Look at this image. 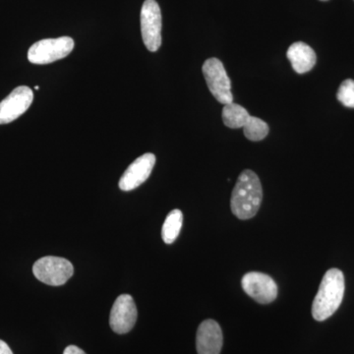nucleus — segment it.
I'll use <instances>...</instances> for the list:
<instances>
[{"label":"nucleus","mask_w":354,"mask_h":354,"mask_svg":"<svg viewBox=\"0 0 354 354\" xmlns=\"http://www.w3.org/2000/svg\"><path fill=\"white\" fill-rule=\"evenodd\" d=\"M223 342V332L215 320L209 319L201 323L196 335L198 354H220Z\"/></svg>","instance_id":"11"},{"label":"nucleus","mask_w":354,"mask_h":354,"mask_svg":"<svg viewBox=\"0 0 354 354\" xmlns=\"http://www.w3.org/2000/svg\"><path fill=\"white\" fill-rule=\"evenodd\" d=\"M321 1H328V0H321Z\"/></svg>","instance_id":"20"},{"label":"nucleus","mask_w":354,"mask_h":354,"mask_svg":"<svg viewBox=\"0 0 354 354\" xmlns=\"http://www.w3.org/2000/svg\"><path fill=\"white\" fill-rule=\"evenodd\" d=\"M35 88H36V90H39V86H36V87H35Z\"/></svg>","instance_id":"19"},{"label":"nucleus","mask_w":354,"mask_h":354,"mask_svg":"<svg viewBox=\"0 0 354 354\" xmlns=\"http://www.w3.org/2000/svg\"><path fill=\"white\" fill-rule=\"evenodd\" d=\"M337 97L346 108L354 109V81L351 79L344 81L337 91Z\"/></svg>","instance_id":"16"},{"label":"nucleus","mask_w":354,"mask_h":354,"mask_svg":"<svg viewBox=\"0 0 354 354\" xmlns=\"http://www.w3.org/2000/svg\"><path fill=\"white\" fill-rule=\"evenodd\" d=\"M346 283L341 270L326 272L312 304V316L319 322L327 320L339 309L344 298Z\"/></svg>","instance_id":"2"},{"label":"nucleus","mask_w":354,"mask_h":354,"mask_svg":"<svg viewBox=\"0 0 354 354\" xmlns=\"http://www.w3.org/2000/svg\"><path fill=\"white\" fill-rule=\"evenodd\" d=\"M32 100L34 94L27 86L14 88L8 97L0 102V124H7L20 118L31 106Z\"/></svg>","instance_id":"9"},{"label":"nucleus","mask_w":354,"mask_h":354,"mask_svg":"<svg viewBox=\"0 0 354 354\" xmlns=\"http://www.w3.org/2000/svg\"><path fill=\"white\" fill-rule=\"evenodd\" d=\"M243 133L247 139L258 142L265 139L269 133V127L264 120L255 116H250L243 127Z\"/></svg>","instance_id":"15"},{"label":"nucleus","mask_w":354,"mask_h":354,"mask_svg":"<svg viewBox=\"0 0 354 354\" xmlns=\"http://www.w3.org/2000/svg\"><path fill=\"white\" fill-rule=\"evenodd\" d=\"M286 57L292 68L298 74H304L312 70L316 64V53L308 44L297 41L288 48Z\"/></svg>","instance_id":"12"},{"label":"nucleus","mask_w":354,"mask_h":354,"mask_svg":"<svg viewBox=\"0 0 354 354\" xmlns=\"http://www.w3.org/2000/svg\"><path fill=\"white\" fill-rule=\"evenodd\" d=\"M183 215L180 209H172L165 218L162 228V237L165 243L171 244L176 241L183 227Z\"/></svg>","instance_id":"14"},{"label":"nucleus","mask_w":354,"mask_h":354,"mask_svg":"<svg viewBox=\"0 0 354 354\" xmlns=\"http://www.w3.org/2000/svg\"><path fill=\"white\" fill-rule=\"evenodd\" d=\"M141 32L147 50L155 53L162 44V11L156 0H146L141 9Z\"/></svg>","instance_id":"6"},{"label":"nucleus","mask_w":354,"mask_h":354,"mask_svg":"<svg viewBox=\"0 0 354 354\" xmlns=\"http://www.w3.org/2000/svg\"><path fill=\"white\" fill-rule=\"evenodd\" d=\"M202 71L209 92L216 97V101L223 104L234 102L232 83L220 59L209 58L203 64Z\"/></svg>","instance_id":"5"},{"label":"nucleus","mask_w":354,"mask_h":354,"mask_svg":"<svg viewBox=\"0 0 354 354\" xmlns=\"http://www.w3.org/2000/svg\"><path fill=\"white\" fill-rule=\"evenodd\" d=\"M138 312L131 295H121L116 298L111 308L109 325L116 334H127L134 328Z\"/></svg>","instance_id":"8"},{"label":"nucleus","mask_w":354,"mask_h":354,"mask_svg":"<svg viewBox=\"0 0 354 354\" xmlns=\"http://www.w3.org/2000/svg\"><path fill=\"white\" fill-rule=\"evenodd\" d=\"M0 354H13L8 344L6 342L1 341V339H0Z\"/></svg>","instance_id":"18"},{"label":"nucleus","mask_w":354,"mask_h":354,"mask_svg":"<svg viewBox=\"0 0 354 354\" xmlns=\"http://www.w3.org/2000/svg\"><path fill=\"white\" fill-rule=\"evenodd\" d=\"M241 286L249 297L260 304H269L278 297L276 281L263 272H251L244 274Z\"/></svg>","instance_id":"7"},{"label":"nucleus","mask_w":354,"mask_h":354,"mask_svg":"<svg viewBox=\"0 0 354 354\" xmlns=\"http://www.w3.org/2000/svg\"><path fill=\"white\" fill-rule=\"evenodd\" d=\"M64 354H87L83 349L76 346H69L65 348Z\"/></svg>","instance_id":"17"},{"label":"nucleus","mask_w":354,"mask_h":354,"mask_svg":"<svg viewBox=\"0 0 354 354\" xmlns=\"http://www.w3.org/2000/svg\"><path fill=\"white\" fill-rule=\"evenodd\" d=\"M34 276L48 286H59L73 276L74 268L70 261L55 256L41 258L32 266Z\"/></svg>","instance_id":"4"},{"label":"nucleus","mask_w":354,"mask_h":354,"mask_svg":"<svg viewBox=\"0 0 354 354\" xmlns=\"http://www.w3.org/2000/svg\"><path fill=\"white\" fill-rule=\"evenodd\" d=\"M74 48V41L70 37L44 39L32 44L28 51V59L32 64H50L68 57Z\"/></svg>","instance_id":"3"},{"label":"nucleus","mask_w":354,"mask_h":354,"mask_svg":"<svg viewBox=\"0 0 354 354\" xmlns=\"http://www.w3.org/2000/svg\"><path fill=\"white\" fill-rule=\"evenodd\" d=\"M263 199V189L259 177L252 171H243L232 191L230 208L239 220L252 218L259 211Z\"/></svg>","instance_id":"1"},{"label":"nucleus","mask_w":354,"mask_h":354,"mask_svg":"<svg viewBox=\"0 0 354 354\" xmlns=\"http://www.w3.org/2000/svg\"><path fill=\"white\" fill-rule=\"evenodd\" d=\"M221 116L225 127L232 129H239L244 127L251 115L241 104L230 102L223 106Z\"/></svg>","instance_id":"13"},{"label":"nucleus","mask_w":354,"mask_h":354,"mask_svg":"<svg viewBox=\"0 0 354 354\" xmlns=\"http://www.w3.org/2000/svg\"><path fill=\"white\" fill-rule=\"evenodd\" d=\"M156 164L153 153H147L134 160L128 167L120 180V188L122 191L136 189L150 177Z\"/></svg>","instance_id":"10"}]
</instances>
